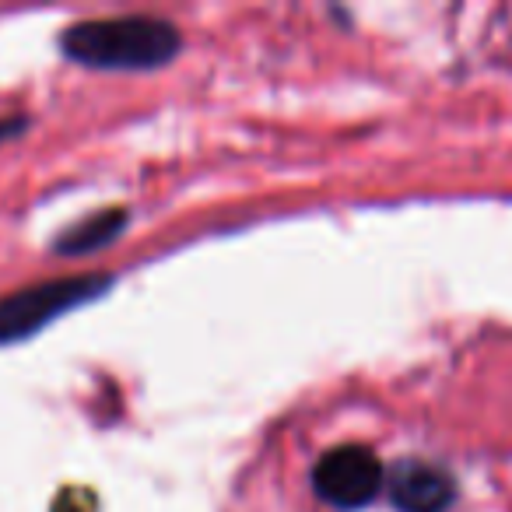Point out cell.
<instances>
[{"label":"cell","mask_w":512,"mask_h":512,"mask_svg":"<svg viewBox=\"0 0 512 512\" xmlns=\"http://www.w3.org/2000/svg\"><path fill=\"white\" fill-rule=\"evenodd\" d=\"M123 228H127V211H123V207H109V211L92 214V218L71 225L64 235H57L53 249H57L60 256H85V253H95V249L109 246Z\"/></svg>","instance_id":"cell-5"},{"label":"cell","mask_w":512,"mask_h":512,"mask_svg":"<svg viewBox=\"0 0 512 512\" xmlns=\"http://www.w3.org/2000/svg\"><path fill=\"white\" fill-rule=\"evenodd\" d=\"M386 470L365 446H337L313 467V488L334 509H365L383 491Z\"/></svg>","instance_id":"cell-3"},{"label":"cell","mask_w":512,"mask_h":512,"mask_svg":"<svg viewBox=\"0 0 512 512\" xmlns=\"http://www.w3.org/2000/svg\"><path fill=\"white\" fill-rule=\"evenodd\" d=\"M109 274H85V278H57L43 285L22 288V292L0 299V344L25 341L36 330L50 327L57 316L85 306L109 292Z\"/></svg>","instance_id":"cell-2"},{"label":"cell","mask_w":512,"mask_h":512,"mask_svg":"<svg viewBox=\"0 0 512 512\" xmlns=\"http://www.w3.org/2000/svg\"><path fill=\"white\" fill-rule=\"evenodd\" d=\"M60 50L95 71H155L179 57L183 36L165 18L127 15L71 25L60 36Z\"/></svg>","instance_id":"cell-1"},{"label":"cell","mask_w":512,"mask_h":512,"mask_svg":"<svg viewBox=\"0 0 512 512\" xmlns=\"http://www.w3.org/2000/svg\"><path fill=\"white\" fill-rule=\"evenodd\" d=\"M29 127V123L22 120V116H15V120H0V144L8 141V137H15V134H22V130Z\"/></svg>","instance_id":"cell-6"},{"label":"cell","mask_w":512,"mask_h":512,"mask_svg":"<svg viewBox=\"0 0 512 512\" xmlns=\"http://www.w3.org/2000/svg\"><path fill=\"white\" fill-rule=\"evenodd\" d=\"M383 484L397 512H446L456 498L453 474L425 460L393 463Z\"/></svg>","instance_id":"cell-4"}]
</instances>
